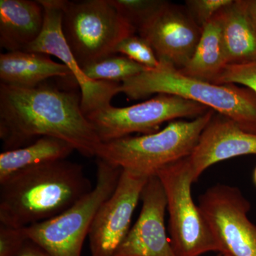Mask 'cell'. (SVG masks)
Listing matches in <instances>:
<instances>
[{
	"mask_svg": "<svg viewBox=\"0 0 256 256\" xmlns=\"http://www.w3.org/2000/svg\"><path fill=\"white\" fill-rule=\"evenodd\" d=\"M74 150L66 141L45 136L23 148L3 151L0 154V182L20 170L66 160Z\"/></svg>",
	"mask_w": 256,
	"mask_h": 256,
	"instance_id": "19",
	"label": "cell"
},
{
	"mask_svg": "<svg viewBox=\"0 0 256 256\" xmlns=\"http://www.w3.org/2000/svg\"><path fill=\"white\" fill-rule=\"evenodd\" d=\"M62 32L82 69L116 54L120 42L137 32L109 0L62 2Z\"/></svg>",
	"mask_w": 256,
	"mask_h": 256,
	"instance_id": "6",
	"label": "cell"
},
{
	"mask_svg": "<svg viewBox=\"0 0 256 256\" xmlns=\"http://www.w3.org/2000/svg\"><path fill=\"white\" fill-rule=\"evenodd\" d=\"M214 114L210 110L191 120L172 121L162 130L102 142L98 156L121 169L151 176L190 156Z\"/></svg>",
	"mask_w": 256,
	"mask_h": 256,
	"instance_id": "4",
	"label": "cell"
},
{
	"mask_svg": "<svg viewBox=\"0 0 256 256\" xmlns=\"http://www.w3.org/2000/svg\"><path fill=\"white\" fill-rule=\"evenodd\" d=\"M247 154L256 156V134L244 130L232 120L213 116L186 160L196 182L212 165Z\"/></svg>",
	"mask_w": 256,
	"mask_h": 256,
	"instance_id": "14",
	"label": "cell"
},
{
	"mask_svg": "<svg viewBox=\"0 0 256 256\" xmlns=\"http://www.w3.org/2000/svg\"><path fill=\"white\" fill-rule=\"evenodd\" d=\"M156 175L166 195L171 242L176 256L220 252L206 218L192 198L194 182L186 158L164 166Z\"/></svg>",
	"mask_w": 256,
	"mask_h": 256,
	"instance_id": "7",
	"label": "cell"
},
{
	"mask_svg": "<svg viewBox=\"0 0 256 256\" xmlns=\"http://www.w3.org/2000/svg\"><path fill=\"white\" fill-rule=\"evenodd\" d=\"M129 98L138 100L152 94L183 98L217 111L244 130L256 134V94L234 84H216L186 76L166 64L124 80L120 88Z\"/></svg>",
	"mask_w": 256,
	"mask_h": 256,
	"instance_id": "3",
	"label": "cell"
},
{
	"mask_svg": "<svg viewBox=\"0 0 256 256\" xmlns=\"http://www.w3.org/2000/svg\"><path fill=\"white\" fill-rule=\"evenodd\" d=\"M44 10L37 1H0V45L8 52L24 50L41 34Z\"/></svg>",
	"mask_w": 256,
	"mask_h": 256,
	"instance_id": "15",
	"label": "cell"
},
{
	"mask_svg": "<svg viewBox=\"0 0 256 256\" xmlns=\"http://www.w3.org/2000/svg\"><path fill=\"white\" fill-rule=\"evenodd\" d=\"M119 14L137 32L152 20L168 2L163 0H109Z\"/></svg>",
	"mask_w": 256,
	"mask_h": 256,
	"instance_id": "21",
	"label": "cell"
},
{
	"mask_svg": "<svg viewBox=\"0 0 256 256\" xmlns=\"http://www.w3.org/2000/svg\"><path fill=\"white\" fill-rule=\"evenodd\" d=\"M92 190L82 165L50 162L0 182V224L26 228L60 215Z\"/></svg>",
	"mask_w": 256,
	"mask_h": 256,
	"instance_id": "2",
	"label": "cell"
},
{
	"mask_svg": "<svg viewBox=\"0 0 256 256\" xmlns=\"http://www.w3.org/2000/svg\"><path fill=\"white\" fill-rule=\"evenodd\" d=\"M44 10V24L36 41L24 52L54 56L68 67L80 88L82 108L85 116L111 105V100L120 92L121 84L95 82L86 76L69 48L62 32L63 0H38Z\"/></svg>",
	"mask_w": 256,
	"mask_h": 256,
	"instance_id": "10",
	"label": "cell"
},
{
	"mask_svg": "<svg viewBox=\"0 0 256 256\" xmlns=\"http://www.w3.org/2000/svg\"><path fill=\"white\" fill-rule=\"evenodd\" d=\"M28 242L25 228L0 224V256H18Z\"/></svg>",
	"mask_w": 256,
	"mask_h": 256,
	"instance_id": "25",
	"label": "cell"
},
{
	"mask_svg": "<svg viewBox=\"0 0 256 256\" xmlns=\"http://www.w3.org/2000/svg\"><path fill=\"white\" fill-rule=\"evenodd\" d=\"M217 256H228L225 255V254H220V255Z\"/></svg>",
	"mask_w": 256,
	"mask_h": 256,
	"instance_id": "29",
	"label": "cell"
},
{
	"mask_svg": "<svg viewBox=\"0 0 256 256\" xmlns=\"http://www.w3.org/2000/svg\"><path fill=\"white\" fill-rule=\"evenodd\" d=\"M142 208L114 256H178L166 236V198L156 175L150 176L143 188Z\"/></svg>",
	"mask_w": 256,
	"mask_h": 256,
	"instance_id": "13",
	"label": "cell"
},
{
	"mask_svg": "<svg viewBox=\"0 0 256 256\" xmlns=\"http://www.w3.org/2000/svg\"><path fill=\"white\" fill-rule=\"evenodd\" d=\"M138 32L149 42L160 63L180 70L194 53L202 28L186 8L168 2Z\"/></svg>",
	"mask_w": 256,
	"mask_h": 256,
	"instance_id": "12",
	"label": "cell"
},
{
	"mask_svg": "<svg viewBox=\"0 0 256 256\" xmlns=\"http://www.w3.org/2000/svg\"><path fill=\"white\" fill-rule=\"evenodd\" d=\"M234 0H188L185 2L188 14L200 28L214 18Z\"/></svg>",
	"mask_w": 256,
	"mask_h": 256,
	"instance_id": "24",
	"label": "cell"
},
{
	"mask_svg": "<svg viewBox=\"0 0 256 256\" xmlns=\"http://www.w3.org/2000/svg\"><path fill=\"white\" fill-rule=\"evenodd\" d=\"M122 170L97 158L94 188L60 215L26 227L30 240L50 256H82L96 213L114 193Z\"/></svg>",
	"mask_w": 256,
	"mask_h": 256,
	"instance_id": "5",
	"label": "cell"
},
{
	"mask_svg": "<svg viewBox=\"0 0 256 256\" xmlns=\"http://www.w3.org/2000/svg\"><path fill=\"white\" fill-rule=\"evenodd\" d=\"M218 16L228 65L256 62V33L248 16L244 0H234Z\"/></svg>",
	"mask_w": 256,
	"mask_h": 256,
	"instance_id": "17",
	"label": "cell"
},
{
	"mask_svg": "<svg viewBox=\"0 0 256 256\" xmlns=\"http://www.w3.org/2000/svg\"><path fill=\"white\" fill-rule=\"evenodd\" d=\"M200 210L220 247L228 256H256V226L248 213L250 202L230 185H214L200 197Z\"/></svg>",
	"mask_w": 256,
	"mask_h": 256,
	"instance_id": "9",
	"label": "cell"
},
{
	"mask_svg": "<svg viewBox=\"0 0 256 256\" xmlns=\"http://www.w3.org/2000/svg\"><path fill=\"white\" fill-rule=\"evenodd\" d=\"M18 256H50L44 250L30 240Z\"/></svg>",
	"mask_w": 256,
	"mask_h": 256,
	"instance_id": "26",
	"label": "cell"
},
{
	"mask_svg": "<svg viewBox=\"0 0 256 256\" xmlns=\"http://www.w3.org/2000/svg\"><path fill=\"white\" fill-rule=\"evenodd\" d=\"M254 182H255L256 185V168L255 170H254Z\"/></svg>",
	"mask_w": 256,
	"mask_h": 256,
	"instance_id": "28",
	"label": "cell"
},
{
	"mask_svg": "<svg viewBox=\"0 0 256 256\" xmlns=\"http://www.w3.org/2000/svg\"><path fill=\"white\" fill-rule=\"evenodd\" d=\"M146 68L124 56L111 55L86 66V76L95 82H124L142 73Z\"/></svg>",
	"mask_w": 256,
	"mask_h": 256,
	"instance_id": "20",
	"label": "cell"
},
{
	"mask_svg": "<svg viewBox=\"0 0 256 256\" xmlns=\"http://www.w3.org/2000/svg\"><path fill=\"white\" fill-rule=\"evenodd\" d=\"M53 77L74 78L66 66L54 62L45 54L18 50L0 55L1 84L34 88Z\"/></svg>",
	"mask_w": 256,
	"mask_h": 256,
	"instance_id": "16",
	"label": "cell"
},
{
	"mask_svg": "<svg viewBox=\"0 0 256 256\" xmlns=\"http://www.w3.org/2000/svg\"><path fill=\"white\" fill-rule=\"evenodd\" d=\"M212 82L220 85L240 84L256 94V60L246 64H229Z\"/></svg>",
	"mask_w": 256,
	"mask_h": 256,
	"instance_id": "23",
	"label": "cell"
},
{
	"mask_svg": "<svg viewBox=\"0 0 256 256\" xmlns=\"http://www.w3.org/2000/svg\"><path fill=\"white\" fill-rule=\"evenodd\" d=\"M114 53L121 54L146 69H156L161 66L149 42L140 35H132L120 42Z\"/></svg>",
	"mask_w": 256,
	"mask_h": 256,
	"instance_id": "22",
	"label": "cell"
},
{
	"mask_svg": "<svg viewBox=\"0 0 256 256\" xmlns=\"http://www.w3.org/2000/svg\"><path fill=\"white\" fill-rule=\"evenodd\" d=\"M247 15L256 33V0H244Z\"/></svg>",
	"mask_w": 256,
	"mask_h": 256,
	"instance_id": "27",
	"label": "cell"
},
{
	"mask_svg": "<svg viewBox=\"0 0 256 256\" xmlns=\"http://www.w3.org/2000/svg\"><path fill=\"white\" fill-rule=\"evenodd\" d=\"M227 65L218 13L202 28L194 53L184 67L178 70L186 76L212 82Z\"/></svg>",
	"mask_w": 256,
	"mask_h": 256,
	"instance_id": "18",
	"label": "cell"
},
{
	"mask_svg": "<svg viewBox=\"0 0 256 256\" xmlns=\"http://www.w3.org/2000/svg\"><path fill=\"white\" fill-rule=\"evenodd\" d=\"M150 176L122 170L114 193L101 205L88 234L92 256H114L130 229Z\"/></svg>",
	"mask_w": 256,
	"mask_h": 256,
	"instance_id": "11",
	"label": "cell"
},
{
	"mask_svg": "<svg viewBox=\"0 0 256 256\" xmlns=\"http://www.w3.org/2000/svg\"><path fill=\"white\" fill-rule=\"evenodd\" d=\"M50 136L70 143L86 158L102 142L82 108V95L42 84L34 88L0 84V139L4 151Z\"/></svg>",
	"mask_w": 256,
	"mask_h": 256,
	"instance_id": "1",
	"label": "cell"
},
{
	"mask_svg": "<svg viewBox=\"0 0 256 256\" xmlns=\"http://www.w3.org/2000/svg\"><path fill=\"white\" fill-rule=\"evenodd\" d=\"M210 109L176 96L158 94L150 100L128 107L112 105L89 114L87 118L102 142L127 137L132 133L151 134L165 122L182 118H196Z\"/></svg>",
	"mask_w": 256,
	"mask_h": 256,
	"instance_id": "8",
	"label": "cell"
}]
</instances>
